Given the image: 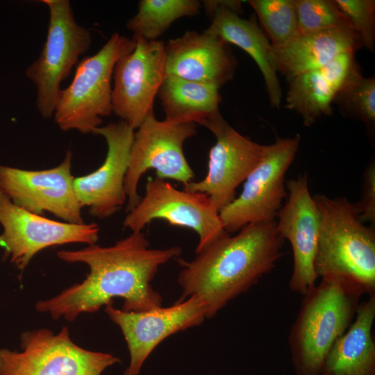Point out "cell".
Instances as JSON below:
<instances>
[{
  "mask_svg": "<svg viewBox=\"0 0 375 375\" xmlns=\"http://www.w3.org/2000/svg\"><path fill=\"white\" fill-rule=\"evenodd\" d=\"M158 96L165 120L174 123L199 124L219 112L222 101L218 88L173 75L166 76Z\"/></svg>",
  "mask_w": 375,
  "mask_h": 375,
  "instance_id": "cell-22",
  "label": "cell"
},
{
  "mask_svg": "<svg viewBox=\"0 0 375 375\" xmlns=\"http://www.w3.org/2000/svg\"><path fill=\"white\" fill-rule=\"evenodd\" d=\"M319 228L314 269L318 278L341 277L375 295V230L345 197H313Z\"/></svg>",
  "mask_w": 375,
  "mask_h": 375,
  "instance_id": "cell-4",
  "label": "cell"
},
{
  "mask_svg": "<svg viewBox=\"0 0 375 375\" xmlns=\"http://www.w3.org/2000/svg\"><path fill=\"white\" fill-rule=\"evenodd\" d=\"M273 47H279L298 34L295 0H250Z\"/></svg>",
  "mask_w": 375,
  "mask_h": 375,
  "instance_id": "cell-26",
  "label": "cell"
},
{
  "mask_svg": "<svg viewBox=\"0 0 375 375\" xmlns=\"http://www.w3.org/2000/svg\"><path fill=\"white\" fill-rule=\"evenodd\" d=\"M199 124L214 135L215 143L209 152L205 178L189 182L183 185V190L206 194L219 212L235 199L237 188L259 163L265 145L241 135L219 111Z\"/></svg>",
  "mask_w": 375,
  "mask_h": 375,
  "instance_id": "cell-11",
  "label": "cell"
},
{
  "mask_svg": "<svg viewBox=\"0 0 375 375\" xmlns=\"http://www.w3.org/2000/svg\"><path fill=\"white\" fill-rule=\"evenodd\" d=\"M298 33L351 26L334 1L295 0Z\"/></svg>",
  "mask_w": 375,
  "mask_h": 375,
  "instance_id": "cell-27",
  "label": "cell"
},
{
  "mask_svg": "<svg viewBox=\"0 0 375 375\" xmlns=\"http://www.w3.org/2000/svg\"><path fill=\"white\" fill-rule=\"evenodd\" d=\"M49 10L47 35L39 57L26 70L36 86V107L43 118L54 114L61 83L92 44L90 31L74 19L69 1L42 0Z\"/></svg>",
  "mask_w": 375,
  "mask_h": 375,
  "instance_id": "cell-6",
  "label": "cell"
},
{
  "mask_svg": "<svg viewBox=\"0 0 375 375\" xmlns=\"http://www.w3.org/2000/svg\"><path fill=\"white\" fill-rule=\"evenodd\" d=\"M307 173L285 183L287 199L279 210L276 227L292 247V272L288 286L301 296L316 285L314 260L319 238V211L308 188Z\"/></svg>",
  "mask_w": 375,
  "mask_h": 375,
  "instance_id": "cell-16",
  "label": "cell"
},
{
  "mask_svg": "<svg viewBox=\"0 0 375 375\" xmlns=\"http://www.w3.org/2000/svg\"><path fill=\"white\" fill-rule=\"evenodd\" d=\"M71 167L70 151L60 165L48 169L26 170L0 165V191L31 212H49L65 222L83 224Z\"/></svg>",
  "mask_w": 375,
  "mask_h": 375,
  "instance_id": "cell-14",
  "label": "cell"
},
{
  "mask_svg": "<svg viewBox=\"0 0 375 375\" xmlns=\"http://www.w3.org/2000/svg\"><path fill=\"white\" fill-rule=\"evenodd\" d=\"M227 45L205 30L186 31L165 44L166 74L219 89L233 78L238 65Z\"/></svg>",
  "mask_w": 375,
  "mask_h": 375,
  "instance_id": "cell-18",
  "label": "cell"
},
{
  "mask_svg": "<svg viewBox=\"0 0 375 375\" xmlns=\"http://www.w3.org/2000/svg\"><path fill=\"white\" fill-rule=\"evenodd\" d=\"M181 251L179 247L150 248L142 231L132 232L110 247L93 244L79 250L59 251V258L70 263H85L90 272L81 283L51 299L39 301L35 308L49 312L54 319L62 317L72 322L81 313L112 305L114 297L124 299V311L142 312L160 307L162 298L151 281L161 265Z\"/></svg>",
  "mask_w": 375,
  "mask_h": 375,
  "instance_id": "cell-1",
  "label": "cell"
},
{
  "mask_svg": "<svg viewBox=\"0 0 375 375\" xmlns=\"http://www.w3.org/2000/svg\"><path fill=\"white\" fill-rule=\"evenodd\" d=\"M0 247L22 272L40 251L69 243L95 244L99 228L95 223L72 224L54 221L28 211L0 191Z\"/></svg>",
  "mask_w": 375,
  "mask_h": 375,
  "instance_id": "cell-13",
  "label": "cell"
},
{
  "mask_svg": "<svg viewBox=\"0 0 375 375\" xmlns=\"http://www.w3.org/2000/svg\"><path fill=\"white\" fill-rule=\"evenodd\" d=\"M135 45L133 38L115 33L99 51L78 63L71 83L61 90L53 114L62 131L87 134L101 126L102 117L112 112L111 79L115 64Z\"/></svg>",
  "mask_w": 375,
  "mask_h": 375,
  "instance_id": "cell-5",
  "label": "cell"
},
{
  "mask_svg": "<svg viewBox=\"0 0 375 375\" xmlns=\"http://www.w3.org/2000/svg\"><path fill=\"white\" fill-rule=\"evenodd\" d=\"M375 295L361 301L347 331L328 352L320 375H375Z\"/></svg>",
  "mask_w": 375,
  "mask_h": 375,
  "instance_id": "cell-21",
  "label": "cell"
},
{
  "mask_svg": "<svg viewBox=\"0 0 375 375\" xmlns=\"http://www.w3.org/2000/svg\"><path fill=\"white\" fill-rule=\"evenodd\" d=\"M284 240L276 221L252 223L234 236L220 238L191 261L179 260L178 301L196 296L206 304L207 318L215 316L272 271L283 256Z\"/></svg>",
  "mask_w": 375,
  "mask_h": 375,
  "instance_id": "cell-2",
  "label": "cell"
},
{
  "mask_svg": "<svg viewBox=\"0 0 375 375\" xmlns=\"http://www.w3.org/2000/svg\"><path fill=\"white\" fill-rule=\"evenodd\" d=\"M133 38L134 49L114 68L112 110L135 130L153 112L155 97L167 74L165 43Z\"/></svg>",
  "mask_w": 375,
  "mask_h": 375,
  "instance_id": "cell-12",
  "label": "cell"
},
{
  "mask_svg": "<svg viewBox=\"0 0 375 375\" xmlns=\"http://www.w3.org/2000/svg\"><path fill=\"white\" fill-rule=\"evenodd\" d=\"M343 114L354 117L372 129L375 125V79L365 78L356 66L333 99Z\"/></svg>",
  "mask_w": 375,
  "mask_h": 375,
  "instance_id": "cell-25",
  "label": "cell"
},
{
  "mask_svg": "<svg viewBox=\"0 0 375 375\" xmlns=\"http://www.w3.org/2000/svg\"><path fill=\"white\" fill-rule=\"evenodd\" d=\"M196 124L160 121L151 113L137 128L129 153L124 178L126 211L140 201L138 185L142 174L150 169L156 177L173 179L186 185L194 173L183 152V144L197 133Z\"/></svg>",
  "mask_w": 375,
  "mask_h": 375,
  "instance_id": "cell-7",
  "label": "cell"
},
{
  "mask_svg": "<svg viewBox=\"0 0 375 375\" xmlns=\"http://www.w3.org/2000/svg\"><path fill=\"white\" fill-rule=\"evenodd\" d=\"M106 141L108 151L103 164L94 172L74 178L77 199L90 215L104 219L119 210L126 201L124 178L134 130L125 122L110 123L94 131Z\"/></svg>",
  "mask_w": 375,
  "mask_h": 375,
  "instance_id": "cell-17",
  "label": "cell"
},
{
  "mask_svg": "<svg viewBox=\"0 0 375 375\" xmlns=\"http://www.w3.org/2000/svg\"><path fill=\"white\" fill-rule=\"evenodd\" d=\"M242 1H203L211 23L205 30L227 44H233L248 53L263 76L270 104L279 108L282 90L278 78L273 47L254 18L241 17Z\"/></svg>",
  "mask_w": 375,
  "mask_h": 375,
  "instance_id": "cell-19",
  "label": "cell"
},
{
  "mask_svg": "<svg viewBox=\"0 0 375 375\" xmlns=\"http://www.w3.org/2000/svg\"><path fill=\"white\" fill-rule=\"evenodd\" d=\"M362 46L358 34L351 26L298 33L288 42L273 47L277 70L289 79L319 69L338 55L356 52Z\"/></svg>",
  "mask_w": 375,
  "mask_h": 375,
  "instance_id": "cell-20",
  "label": "cell"
},
{
  "mask_svg": "<svg viewBox=\"0 0 375 375\" xmlns=\"http://www.w3.org/2000/svg\"><path fill=\"white\" fill-rule=\"evenodd\" d=\"M197 0H141L137 13L126 22L133 36L148 41L158 40L176 20L193 17L200 10Z\"/></svg>",
  "mask_w": 375,
  "mask_h": 375,
  "instance_id": "cell-24",
  "label": "cell"
},
{
  "mask_svg": "<svg viewBox=\"0 0 375 375\" xmlns=\"http://www.w3.org/2000/svg\"><path fill=\"white\" fill-rule=\"evenodd\" d=\"M22 351L0 349V375H101L120 362L110 353L84 349L63 327L56 335L42 328L21 337Z\"/></svg>",
  "mask_w": 375,
  "mask_h": 375,
  "instance_id": "cell-9",
  "label": "cell"
},
{
  "mask_svg": "<svg viewBox=\"0 0 375 375\" xmlns=\"http://www.w3.org/2000/svg\"><path fill=\"white\" fill-rule=\"evenodd\" d=\"M337 92L319 68L290 79L285 106L298 112L306 126H311L319 117L332 114Z\"/></svg>",
  "mask_w": 375,
  "mask_h": 375,
  "instance_id": "cell-23",
  "label": "cell"
},
{
  "mask_svg": "<svg viewBox=\"0 0 375 375\" xmlns=\"http://www.w3.org/2000/svg\"><path fill=\"white\" fill-rule=\"evenodd\" d=\"M110 319L121 329L127 343L130 362L124 375H138L147 358L165 339L200 325L207 318L206 304L196 296L142 312H128L106 306Z\"/></svg>",
  "mask_w": 375,
  "mask_h": 375,
  "instance_id": "cell-15",
  "label": "cell"
},
{
  "mask_svg": "<svg viewBox=\"0 0 375 375\" xmlns=\"http://www.w3.org/2000/svg\"><path fill=\"white\" fill-rule=\"evenodd\" d=\"M300 135L280 138L265 145L263 156L249 174L238 198L222 209L219 217L228 233L252 223L276 221L287 197L285 174L294 159Z\"/></svg>",
  "mask_w": 375,
  "mask_h": 375,
  "instance_id": "cell-8",
  "label": "cell"
},
{
  "mask_svg": "<svg viewBox=\"0 0 375 375\" xmlns=\"http://www.w3.org/2000/svg\"><path fill=\"white\" fill-rule=\"evenodd\" d=\"M358 34L362 46L374 52L375 47V1L334 0Z\"/></svg>",
  "mask_w": 375,
  "mask_h": 375,
  "instance_id": "cell-28",
  "label": "cell"
},
{
  "mask_svg": "<svg viewBox=\"0 0 375 375\" xmlns=\"http://www.w3.org/2000/svg\"><path fill=\"white\" fill-rule=\"evenodd\" d=\"M128 212L124 226L132 232L142 231L157 219L193 230L199 236L196 253L228 234L206 194L178 190L156 176L148 178L144 195Z\"/></svg>",
  "mask_w": 375,
  "mask_h": 375,
  "instance_id": "cell-10",
  "label": "cell"
},
{
  "mask_svg": "<svg viewBox=\"0 0 375 375\" xmlns=\"http://www.w3.org/2000/svg\"><path fill=\"white\" fill-rule=\"evenodd\" d=\"M304 294L291 326L288 345L296 375H320L335 342L352 324L365 294L357 283L325 276Z\"/></svg>",
  "mask_w": 375,
  "mask_h": 375,
  "instance_id": "cell-3",
  "label": "cell"
},
{
  "mask_svg": "<svg viewBox=\"0 0 375 375\" xmlns=\"http://www.w3.org/2000/svg\"><path fill=\"white\" fill-rule=\"evenodd\" d=\"M360 219L369 226L375 224V163L372 160L363 176L362 194L360 201L353 203Z\"/></svg>",
  "mask_w": 375,
  "mask_h": 375,
  "instance_id": "cell-29",
  "label": "cell"
}]
</instances>
